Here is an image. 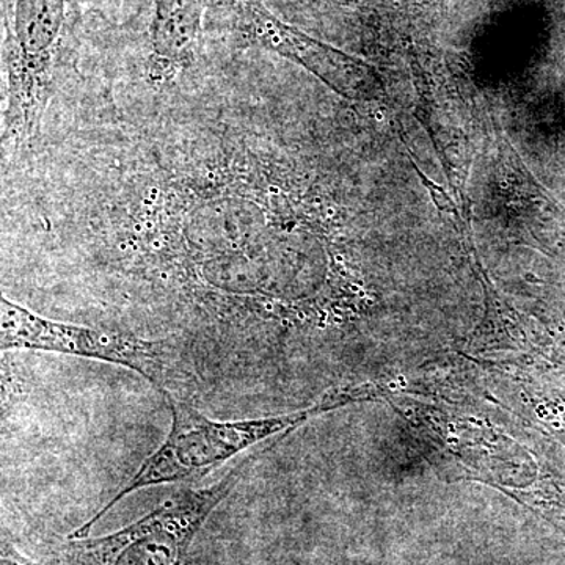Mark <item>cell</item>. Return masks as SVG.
<instances>
[{
	"mask_svg": "<svg viewBox=\"0 0 565 565\" xmlns=\"http://www.w3.org/2000/svg\"><path fill=\"white\" fill-rule=\"evenodd\" d=\"M163 394L172 412L169 437L154 455L145 460L131 481L122 487L109 503L99 509L98 514L93 515L87 523L71 533L70 539L87 537L92 527L106 516L107 512L137 490L173 484L191 476L207 473L212 468L228 462L234 456L247 451L259 441L285 430L296 429L311 416L343 407L355 401L367 399L366 388L363 385L349 386V388L327 393L321 403L296 414L274 416V418L241 419V422H212L204 418L192 405L177 399L173 394Z\"/></svg>",
	"mask_w": 565,
	"mask_h": 565,
	"instance_id": "6da1fadb",
	"label": "cell"
},
{
	"mask_svg": "<svg viewBox=\"0 0 565 565\" xmlns=\"http://www.w3.org/2000/svg\"><path fill=\"white\" fill-rule=\"evenodd\" d=\"M259 455L241 460L222 481L202 490H184L117 533L70 539L63 552L77 565H184L193 539L207 516L233 492Z\"/></svg>",
	"mask_w": 565,
	"mask_h": 565,
	"instance_id": "3957f363",
	"label": "cell"
},
{
	"mask_svg": "<svg viewBox=\"0 0 565 565\" xmlns=\"http://www.w3.org/2000/svg\"><path fill=\"white\" fill-rule=\"evenodd\" d=\"M0 349L65 353L118 364L143 375L163 393L173 384L169 352L161 343L114 330L51 321L6 296L0 299Z\"/></svg>",
	"mask_w": 565,
	"mask_h": 565,
	"instance_id": "277c9868",
	"label": "cell"
},
{
	"mask_svg": "<svg viewBox=\"0 0 565 565\" xmlns=\"http://www.w3.org/2000/svg\"><path fill=\"white\" fill-rule=\"evenodd\" d=\"M77 21L79 0H2L3 145L11 150L39 139Z\"/></svg>",
	"mask_w": 565,
	"mask_h": 565,
	"instance_id": "7a4b0ae2",
	"label": "cell"
},
{
	"mask_svg": "<svg viewBox=\"0 0 565 565\" xmlns=\"http://www.w3.org/2000/svg\"><path fill=\"white\" fill-rule=\"evenodd\" d=\"M207 0H154L148 25L147 79L166 87L191 68L203 39Z\"/></svg>",
	"mask_w": 565,
	"mask_h": 565,
	"instance_id": "5b68a950",
	"label": "cell"
},
{
	"mask_svg": "<svg viewBox=\"0 0 565 565\" xmlns=\"http://www.w3.org/2000/svg\"><path fill=\"white\" fill-rule=\"evenodd\" d=\"M2 565H36L33 564L32 561L25 559L24 556H21L17 550L13 548L7 542L2 544Z\"/></svg>",
	"mask_w": 565,
	"mask_h": 565,
	"instance_id": "8992f818",
	"label": "cell"
}]
</instances>
